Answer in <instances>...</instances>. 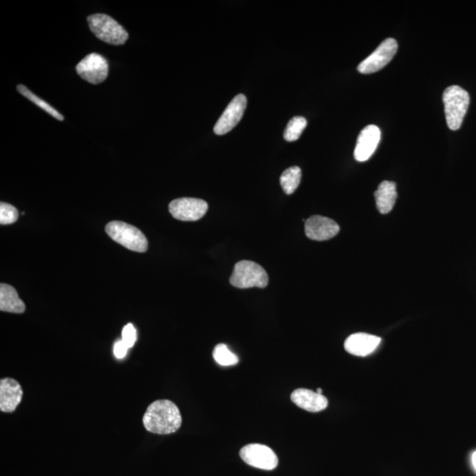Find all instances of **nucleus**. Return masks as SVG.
<instances>
[{"label": "nucleus", "instance_id": "obj_1", "mask_svg": "<svg viewBox=\"0 0 476 476\" xmlns=\"http://www.w3.org/2000/svg\"><path fill=\"white\" fill-rule=\"evenodd\" d=\"M182 417L176 404L168 400H156L148 407L143 425L153 434H173L181 427Z\"/></svg>", "mask_w": 476, "mask_h": 476}, {"label": "nucleus", "instance_id": "obj_2", "mask_svg": "<svg viewBox=\"0 0 476 476\" xmlns=\"http://www.w3.org/2000/svg\"><path fill=\"white\" fill-rule=\"evenodd\" d=\"M443 102L447 125L451 130H459L470 105V95L459 86H451L443 92Z\"/></svg>", "mask_w": 476, "mask_h": 476}, {"label": "nucleus", "instance_id": "obj_3", "mask_svg": "<svg viewBox=\"0 0 476 476\" xmlns=\"http://www.w3.org/2000/svg\"><path fill=\"white\" fill-rule=\"evenodd\" d=\"M88 23L93 34L107 44L122 45L128 39V33L113 18L106 14H93L88 17Z\"/></svg>", "mask_w": 476, "mask_h": 476}, {"label": "nucleus", "instance_id": "obj_4", "mask_svg": "<svg viewBox=\"0 0 476 476\" xmlns=\"http://www.w3.org/2000/svg\"><path fill=\"white\" fill-rule=\"evenodd\" d=\"M268 275L260 265L250 260H242L235 265L230 279L231 285L238 289L266 288Z\"/></svg>", "mask_w": 476, "mask_h": 476}, {"label": "nucleus", "instance_id": "obj_5", "mask_svg": "<svg viewBox=\"0 0 476 476\" xmlns=\"http://www.w3.org/2000/svg\"><path fill=\"white\" fill-rule=\"evenodd\" d=\"M106 233L114 241L134 252H145L149 242L139 228L123 221H112L107 224Z\"/></svg>", "mask_w": 476, "mask_h": 476}, {"label": "nucleus", "instance_id": "obj_6", "mask_svg": "<svg viewBox=\"0 0 476 476\" xmlns=\"http://www.w3.org/2000/svg\"><path fill=\"white\" fill-rule=\"evenodd\" d=\"M240 457L245 463L262 470H274L278 466V457L269 447L260 443H250L240 451Z\"/></svg>", "mask_w": 476, "mask_h": 476}, {"label": "nucleus", "instance_id": "obj_7", "mask_svg": "<svg viewBox=\"0 0 476 476\" xmlns=\"http://www.w3.org/2000/svg\"><path fill=\"white\" fill-rule=\"evenodd\" d=\"M397 50H398V44L395 39H385L379 45L375 52H372L368 58L365 59L358 66V71H360L361 74H368L381 70L393 59Z\"/></svg>", "mask_w": 476, "mask_h": 476}, {"label": "nucleus", "instance_id": "obj_8", "mask_svg": "<svg viewBox=\"0 0 476 476\" xmlns=\"http://www.w3.org/2000/svg\"><path fill=\"white\" fill-rule=\"evenodd\" d=\"M76 71L89 83L100 84L108 77L109 63L105 57L93 52L77 64Z\"/></svg>", "mask_w": 476, "mask_h": 476}, {"label": "nucleus", "instance_id": "obj_9", "mask_svg": "<svg viewBox=\"0 0 476 476\" xmlns=\"http://www.w3.org/2000/svg\"><path fill=\"white\" fill-rule=\"evenodd\" d=\"M209 205L205 200L195 198H181L173 200L169 211L175 219L182 221H195L205 216Z\"/></svg>", "mask_w": 476, "mask_h": 476}, {"label": "nucleus", "instance_id": "obj_10", "mask_svg": "<svg viewBox=\"0 0 476 476\" xmlns=\"http://www.w3.org/2000/svg\"><path fill=\"white\" fill-rule=\"evenodd\" d=\"M247 99L242 94L236 95L233 100L228 103L223 115L214 125V132L217 135H224L230 132L232 129L237 127L240 120H242L243 113L246 109Z\"/></svg>", "mask_w": 476, "mask_h": 476}, {"label": "nucleus", "instance_id": "obj_11", "mask_svg": "<svg viewBox=\"0 0 476 476\" xmlns=\"http://www.w3.org/2000/svg\"><path fill=\"white\" fill-rule=\"evenodd\" d=\"M381 139V131L377 125L364 127L358 136L355 149V158L358 162H365L371 158Z\"/></svg>", "mask_w": 476, "mask_h": 476}, {"label": "nucleus", "instance_id": "obj_12", "mask_svg": "<svg viewBox=\"0 0 476 476\" xmlns=\"http://www.w3.org/2000/svg\"><path fill=\"white\" fill-rule=\"evenodd\" d=\"M306 234L315 241H325L339 233V227L334 220L321 216H313L306 221Z\"/></svg>", "mask_w": 476, "mask_h": 476}, {"label": "nucleus", "instance_id": "obj_13", "mask_svg": "<svg viewBox=\"0 0 476 476\" xmlns=\"http://www.w3.org/2000/svg\"><path fill=\"white\" fill-rule=\"evenodd\" d=\"M23 391L19 382L13 378H4L0 381V410L13 413L23 400Z\"/></svg>", "mask_w": 476, "mask_h": 476}, {"label": "nucleus", "instance_id": "obj_14", "mask_svg": "<svg viewBox=\"0 0 476 476\" xmlns=\"http://www.w3.org/2000/svg\"><path fill=\"white\" fill-rule=\"evenodd\" d=\"M381 342V338L378 336L358 332L346 339L344 348L353 356L364 357L373 353Z\"/></svg>", "mask_w": 476, "mask_h": 476}, {"label": "nucleus", "instance_id": "obj_15", "mask_svg": "<svg viewBox=\"0 0 476 476\" xmlns=\"http://www.w3.org/2000/svg\"><path fill=\"white\" fill-rule=\"evenodd\" d=\"M291 400L296 406L309 412H320L327 409L328 400L324 395L310 390L300 388L292 393Z\"/></svg>", "mask_w": 476, "mask_h": 476}, {"label": "nucleus", "instance_id": "obj_16", "mask_svg": "<svg viewBox=\"0 0 476 476\" xmlns=\"http://www.w3.org/2000/svg\"><path fill=\"white\" fill-rule=\"evenodd\" d=\"M376 205L379 213L383 214L391 212L397 199L396 184L395 182L384 181L378 185L374 193Z\"/></svg>", "mask_w": 476, "mask_h": 476}, {"label": "nucleus", "instance_id": "obj_17", "mask_svg": "<svg viewBox=\"0 0 476 476\" xmlns=\"http://www.w3.org/2000/svg\"><path fill=\"white\" fill-rule=\"evenodd\" d=\"M0 310L11 313H23L26 306L16 289L8 284L0 285Z\"/></svg>", "mask_w": 476, "mask_h": 476}, {"label": "nucleus", "instance_id": "obj_18", "mask_svg": "<svg viewBox=\"0 0 476 476\" xmlns=\"http://www.w3.org/2000/svg\"><path fill=\"white\" fill-rule=\"evenodd\" d=\"M302 171L298 166H293L281 174L280 182L286 195H292L300 185Z\"/></svg>", "mask_w": 476, "mask_h": 476}, {"label": "nucleus", "instance_id": "obj_19", "mask_svg": "<svg viewBox=\"0 0 476 476\" xmlns=\"http://www.w3.org/2000/svg\"><path fill=\"white\" fill-rule=\"evenodd\" d=\"M17 91H19L21 94L24 96V98L30 100V101L35 103V105L40 107L41 109L49 113L52 117H55V119L60 121L64 120L63 115H61V114L59 112H57V110L53 108V107L48 105V103L44 101V100L38 98L37 95H35L34 93H32L30 89H28L27 87H25V86H18Z\"/></svg>", "mask_w": 476, "mask_h": 476}, {"label": "nucleus", "instance_id": "obj_20", "mask_svg": "<svg viewBox=\"0 0 476 476\" xmlns=\"http://www.w3.org/2000/svg\"><path fill=\"white\" fill-rule=\"evenodd\" d=\"M213 356L216 363L221 366H233L239 361L238 357L225 344H218L214 349Z\"/></svg>", "mask_w": 476, "mask_h": 476}, {"label": "nucleus", "instance_id": "obj_21", "mask_svg": "<svg viewBox=\"0 0 476 476\" xmlns=\"http://www.w3.org/2000/svg\"><path fill=\"white\" fill-rule=\"evenodd\" d=\"M307 125V120L303 117H294L289 122L284 132L286 141L292 142L298 139Z\"/></svg>", "mask_w": 476, "mask_h": 476}, {"label": "nucleus", "instance_id": "obj_22", "mask_svg": "<svg viewBox=\"0 0 476 476\" xmlns=\"http://www.w3.org/2000/svg\"><path fill=\"white\" fill-rule=\"evenodd\" d=\"M19 218L18 210L10 204L1 202L0 204V224L2 225L12 224Z\"/></svg>", "mask_w": 476, "mask_h": 476}, {"label": "nucleus", "instance_id": "obj_23", "mask_svg": "<svg viewBox=\"0 0 476 476\" xmlns=\"http://www.w3.org/2000/svg\"><path fill=\"white\" fill-rule=\"evenodd\" d=\"M136 339H137V332H136L134 325L129 323L125 325L123 331H122V341L130 349L135 344Z\"/></svg>", "mask_w": 476, "mask_h": 476}, {"label": "nucleus", "instance_id": "obj_24", "mask_svg": "<svg viewBox=\"0 0 476 476\" xmlns=\"http://www.w3.org/2000/svg\"><path fill=\"white\" fill-rule=\"evenodd\" d=\"M128 347L125 345V343L123 341L117 342L114 347V355L119 359H122L125 356H127Z\"/></svg>", "mask_w": 476, "mask_h": 476}, {"label": "nucleus", "instance_id": "obj_25", "mask_svg": "<svg viewBox=\"0 0 476 476\" xmlns=\"http://www.w3.org/2000/svg\"><path fill=\"white\" fill-rule=\"evenodd\" d=\"M472 464H473V467L476 470V451L472 454Z\"/></svg>", "mask_w": 476, "mask_h": 476}, {"label": "nucleus", "instance_id": "obj_26", "mask_svg": "<svg viewBox=\"0 0 476 476\" xmlns=\"http://www.w3.org/2000/svg\"><path fill=\"white\" fill-rule=\"evenodd\" d=\"M322 392H323V391H322V389H320V388L317 389V393H320V395H322Z\"/></svg>", "mask_w": 476, "mask_h": 476}]
</instances>
